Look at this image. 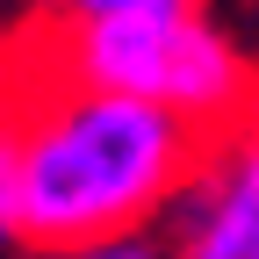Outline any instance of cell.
Returning a JSON list of instances; mask_svg holds the SVG:
<instances>
[{"label": "cell", "mask_w": 259, "mask_h": 259, "mask_svg": "<svg viewBox=\"0 0 259 259\" xmlns=\"http://www.w3.org/2000/svg\"><path fill=\"white\" fill-rule=\"evenodd\" d=\"M0 122L15 137L29 245H79L115 231H166L209 158V130L166 101L58 72L36 15L0 29Z\"/></svg>", "instance_id": "6da1fadb"}, {"label": "cell", "mask_w": 259, "mask_h": 259, "mask_svg": "<svg viewBox=\"0 0 259 259\" xmlns=\"http://www.w3.org/2000/svg\"><path fill=\"white\" fill-rule=\"evenodd\" d=\"M36 36L58 58V72H72L87 87H115V94H144L166 101L173 115L202 122L209 137L231 130L259 101V58L202 8H166V15H115V22H44Z\"/></svg>", "instance_id": "7a4b0ae2"}, {"label": "cell", "mask_w": 259, "mask_h": 259, "mask_svg": "<svg viewBox=\"0 0 259 259\" xmlns=\"http://www.w3.org/2000/svg\"><path fill=\"white\" fill-rule=\"evenodd\" d=\"M173 259H259V101L209 137V158L166 216Z\"/></svg>", "instance_id": "3957f363"}, {"label": "cell", "mask_w": 259, "mask_h": 259, "mask_svg": "<svg viewBox=\"0 0 259 259\" xmlns=\"http://www.w3.org/2000/svg\"><path fill=\"white\" fill-rule=\"evenodd\" d=\"M22 259H173L166 231H115V238H79V245H29Z\"/></svg>", "instance_id": "277c9868"}, {"label": "cell", "mask_w": 259, "mask_h": 259, "mask_svg": "<svg viewBox=\"0 0 259 259\" xmlns=\"http://www.w3.org/2000/svg\"><path fill=\"white\" fill-rule=\"evenodd\" d=\"M166 8H202V0H36L29 15L44 22H115V15H166Z\"/></svg>", "instance_id": "5b68a950"}, {"label": "cell", "mask_w": 259, "mask_h": 259, "mask_svg": "<svg viewBox=\"0 0 259 259\" xmlns=\"http://www.w3.org/2000/svg\"><path fill=\"white\" fill-rule=\"evenodd\" d=\"M29 231H22V187H15V137L0 122V259H22Z\"/></svg>", "instance_id": "8992f818"}, {"label": "cell", "mask_w": 259, "mask_h": 259, "mask_svg": "<svg viewBox=\"0 0 259 259\" xmlns=\"http://www.w3.org/2000/svg\"><path fill=\"white\" fill-rule=\"evenodd\" d=\"M29 8H36V0H0V29H15V22H22Z\"/></svg>", "instance_id": "52a82bcc"}]
</instances>
